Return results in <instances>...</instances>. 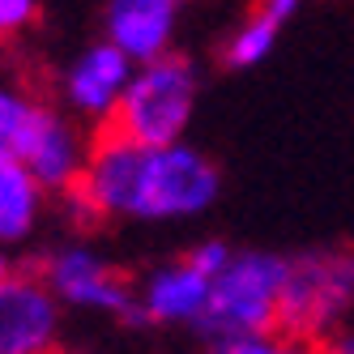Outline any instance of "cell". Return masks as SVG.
<instances>
[{"instance_id":"1","label":"cell","mask_w":354,"mask_h":354,"mask_svg":"<svg viewBox=\"0 0 354 354\" xmlns=\"http://www.w3.org/2000/svg\"><path fill=\"white\" fill-rule=\"evenodd\" d=\"M82 192L103 218L129 222H184L205 214L218 192V167L192 145H145L115 129H103L90 141V162Z\"/></svg>"},{"instance_id":"2","label":"cell","mask_w":354,"mask_h":354,"mask_svg":"<svg viewBox=\"0 0 354 354\" xmlns=\"http://www.w3.org/2000/svg\"><path fill=\"white\" fill-rule=\"evenodd\" d=\"M286 277H290V257H282V252H261V248L235 252V261L209 282V303L192 328L205 342L239 333H273Z\"/></svg>"},{"instance_id":"3","label":"cell","mask_w":354,"mask_h":354,"mask_svg":"<svg viewBox=\"0 0 354 354\" xmlns=\"http://www.w3.org/2000/svg\"><path fill=\"white\" fill-rule=\"evenodd\" d=\"M196 94H201V73L192 56L167 52L149 64H137L107 129L145 145H180L196 115Z\"/></svg>"},{"instance_id":"4","label":"cell","mask_w":354,"mask_h":354,"mask_svg":"<svg viewBox=\"0 0 354 354\" xmlns=\"http://www.w3.org/2000/svg\"><path fill=\"white\" fill-rule=\"evenodd\" d=\"M354 316V252L316 248L290 257V277L277 308V333L324 342Z\"/></svg>"},{"instance_id":"5","label":"cell","mask_w":354,"mask_h":354,"mask_svg":"<svg viewBox=\"0 0 354 354\" xmlns=\"http://www.w3.org/2000/svg\"><path fill=\"white\" fill-rule=\"evenodd\" d=\"M39 277L56 290V299L64 303V308L115 316L129 328H145L149 324L137 286L103 257V252H94L86 243H64L56 252H47V257L39 261Z\"/></svg>"},{"instance_id":"6","label":"cell","mask_w":354,"mask_h":354,"mask_svg":"<svg viewBox=\"0 0 354 354\" xmlns=\"http://www.w3.org/2000/svg\"><path fill=\"white\" fill-rule=\"evenodd\" d=\"M60 308L39 273L13 269L9 282H0V354H56Z\"/></svg>"},{"instance_id":"7","label":"cell","mask_w":354,"mask_h":354,"mask_svg":"<svg viewBox=\"0 0 354 354\" xmlns=\"http://www.w3.org/2000/svg\"><path fill=\"white\" fill-rule=\"evenodd\" d=\"M133 73H137V60L129 52H120L111 39L90 43L86 52H77L68 60L64 77H60L64 107L77 120L111 124L124 90H129V82H133Z\"/></svg>"},{"instance_id":"8","label":"cell","mask_w":354,"mask_h":354,"mask_svg":"<svg viewBox=\"0 0 354 354\" xmlns=\"http://www.w3.org/2000/svg\"><path fill=\"white\" fill-rule=\"evenodd\" d=\"M21 162L30 167V175L43 184V192H68L82 184L86 162H90V137L73 124L64 111L47 107L39 129L30 133V141L21 145Z\"/></svg>"},{"instance_id":"9","label":"cell","mask_w":354,"mask_h":354,"mask_svg":"<svg viewBox=\"0 0 354 354\" xmlns=\"http://www.w3.org/2000/svg\"><path fill=\"white\" fill-rule=\"evenodd\" d=\"M180 13H184V0H107L103 35L137 64H149L171 52Z\"/></svg>"},{"instance_id":"10","label":"cell","mask_w":354,"mask_h":354,"mask_svg":"<svg viewBox=\"0 0 354 354\" xmlns=\"http://www.w3.org/2000/svg\"><path fill=\"white\" fill-rule=\"evenodd\" d=\"M209 282L214 277H205L196 265H188L180 257V261L149 269L145 282L137 286V295H141L149 324H196L209 303Z\"/></svg>"},{"instance_id":"11","label":"cell","mask_w":354,"mask_h":354,"mask_svg":"<svg viewBox=\"0 0 354 354\" xmlns=\"http://www.w3.org/2000/svg\"><path fill=\"white\" fill-rule=\"evenodd\" d=\"M43 214V184L17 154H0V248L30 239Z\"/></svg>"},{"instance_id":"12","label":"cell","mask_w":354,"mask_h":354,"mask_svg":"<svg viewBox=\"0 0 354 354\" xmlns=\"http://www.w3.org/2000/svg\"><path fill=\"white\" fill-rule=\"evenodd\" d=\"M47 103L30 98L17 86H0V154H21V145L39 129Z\"/></svg>"},{"instance_id":"13","label":"cell","mask_w":354,"mask_h":354,"mask_svg":"<svg viewBox=\"0 0 354 354\" xmlns=\"http://www.w3.org/2000/svg\"><path fill=\"white\" fill-rule=\"evenodd\" d=\"M277 21L269 13H252L248 21H239V30L231 35V43H226V68H257L269 52H273V43H277Z\"/></svg>"},{"instance_id":"14","label":"cell","mask_w":354,"mask_h":354,"mask_svg":"<svg viewBox=\"0 0 354 354\" xmlns=\"http://www.w3.org/2000/svg\"><path fill=\"white\" fill-rule=\"evenodd\" d=\"M209 354H320L316 342H303L290 333H239V337H214Z\"/></svg>"},{"instance_id":"15","label":"cell","mask_w":354,"mask_h":354,"mask_svg":"<svg viewBox=\"0 0 354 354\" xmlns=\"http://www.w3.org/2000/svg\"><path fill=\"white\" fill-rule=\"evenodd\" d=\"M184 261H188V265H196L205 277H218L226 265L235 261V248L226 243V239H201L196 248H188V252H184Z\"/></svg>"},{"instance_id":"16","label":"cell","mask_w":354,"mask_h":354,"mask_svg":"<svg viewBox=\"0 0 354 354\" xmlns=\"http://www.w3.org/2000/svg\"><path fill=\"white\" fill-rule=\"evenodd\" d=\"M39 21V0H0V43L17 39Z\"/></svg>"},{"instance_id":"17","label":"cell","mask_w":354,"mask_h":354,"mask_svg":"<svg viewBox=\"0 0 354 354\" xmlns=\"http://www.w3.org/2000/svg\"><path fill=\"white\" fill-rule=\"evenodd\" d=\"M299 5H303V0H261V13H269L277 26H286V21L299 13Z\"/></svg>"},{"instance_id":"18","label":"cell","mask_w":354,"mask_h":354,"mask_svg":"<svg viewBox=\"0 0 354 354\" xmlns=\"http://www.w3.org/2000/svg\"><path fill=\"white\" fill-rule=\"evenodd\" d=\"M320 354H354V328H342V333H333V337L320 346Z\"/></svg>"},{"instance_id":"19","label":"cell","mask_w":354,"mask_h":354,"mask_svg":"<svg viewBox=\"0 0 354 354\" xmlns=\"http://www.w3.org/2000/svg\"><path fill=\"white\" fill-rule=\"evenodd\" d=\"M9 273H13V265H9L5 252H0V282H9Z\"/></svg>"}]
</instances>
